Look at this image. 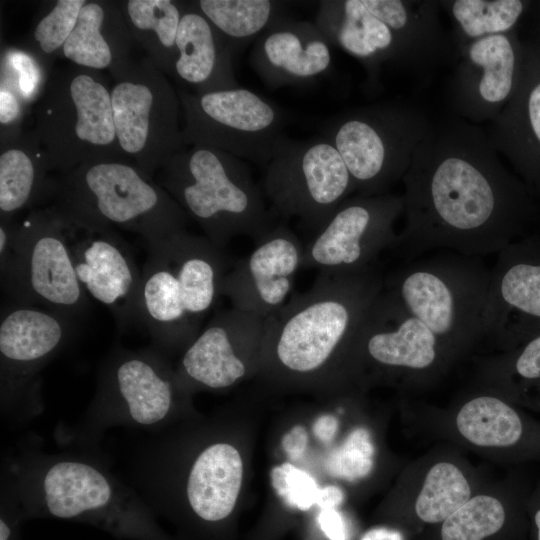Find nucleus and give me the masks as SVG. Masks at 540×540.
<instances>
[{"instance_id":"obj_41","label":"nucleus","mask_w":540,"mask_h":540,"mask_svg":"<svg viewBox=\"0 0 540 540\" xmlns=\"http://www.w3.org/2000/svg\"><path fill=\"white\" fill-rule=\"evenodd\" d=\"M317 522L329 540H347L348 531L346 523L336 507L320 508Z\"/></svg>"},{"instance_id":"obj_20","label":"nucleus","mask_w":540,"mask_h":540,"mask_svg":"<svg viewBox=\"0 0 540 540\" xmlns=\"http://www.w3.org/2000/svg\"><path fill=\"white\" fill-rule=\"evenodd\" d=\"M54 210L59 215L77 278L86 294L110 310L120 331L139 323L141 271L128 244L114 229Z\"/></svg>"},{"instance_id":"obj_46","label":"nucleus","mask_w":540,"mask_h":540,"mask_svg":"<svg viewBox=\"0 0 540 540\" xmlns=\"http://www.w3.org/2000/svg\"><path fill=\"white\" fill-rule=\"evenodd\" d=\"M533 523L536 528V540H540V506L534 508Z\"/></svg>"},{"instance_id":"obj_9","label":"nucleus","mask_w":540,"mask_h":540,"mask_svg":"<svg viewBox=\"0 0 540 540\" xmlns=\"http://www.w3.org/2000/svg\"><path fill=\"white\" fill-rule=\"evenodd\" d=\"M33 131L49 171L64 174L86 163L128 161L116 136L111 87L98 70L74 64L51 69L36 103Z\"/></svg>"},{"instance_id":"obj_22","label":"nucleus","mask_w":540,"mask_h":540,"mask_svg":"<svg viewBox=\"0 0 540 540\" xmlns=\"http://www.w3.org/2000/svg\"><path fill=\"white\" fill-rule=\"evenodd\" d=\"M519 63L511 32L461 47L447 85L449 112L476 125L491 122L515 94Z\"/></svg>"},{"instance_id":"obj_31","label":"nucleus","mask_w":540,"mask_h":540,"mask_svg":"<svg viewBox=\"0 0 540 540\" xmlns=\"http://www.w3.org/2000/svg\"><path fill=\"white\" fill-rule=\"evenodd\" d=\"M452 23L451 38L457 50L481 38L512 31L524 11L520 0H441Z\"/></svg>"},{"instance_id":"obj_17","label":"nucleus","mask_w":540,"mask_h":540,"mask_svg":"<svg viewBox=\"0 0 540 540\" xmlns=\"http://www.w3.org/2000/svg\"><path fill=\"white\" fill-rule=\"evenodd\" d=\"M403 207L402 194L350 196L304 245L302 269L349 273L378 266L397 242Z\"/></svg>"},{"instance_id":"obj_29","label":"nucleus","mask_w":540,"mask_h":540,"mask_svg":"<svg viewBox=\"0 0 540 540\" xmlns=\"http://www.w3.org/2000/svg\"><path fill=\"white\" fill-rule=\"evenodd\" d=\"M134 41L165 74L173 76L176 39L185 2L126 0L117 2Z\"/></svg>"},{"instance_id":"obj_24","label":"nucleus","mask_w":540,"mask_h":540,"mask_svg":"<svg viewBox=\"0 0 540 540\" xmlns=\"http://www.w3.org/2000/svg\"><path fill=\"white\" fill-rule=\"evenodd\" d=\"M331 46L315 23L282 18L256 39L250 64L268 88L302 85L330 70Z\"/></svg>"},{"instance_id":"obj_8","label":"nucleus","mask_w":540,"mask_h":540,"mask_svg":"<svg viewBox=\"0 0 540 540\" xmlns=\"http://www.w3.org/2000/svg\"><path fill=\"white\" fill-rule=\"evenodd\" d=\"M51 198L69 217L130 231L147 243L185 230L189 220L158 182L125 160L79 165L55 179Z\"/></svg>"},{"instance_id":"obj_4","label":"nucleus","mask_w":540,"mask_h":540,"mask_svg":"<svg viewBox=\"0 0 540 540\" xmlns=\"http://www.w3.org/2000/svg\"><path fill=\"white\" fill-rule=\"evenodd\" d=\"M379 266L359 272H320L266 319L262 354L285 375L312 377L340 355L350 357L363 321L383 289Z\"/></svg>"},{"instance_id":"obj_5","label":"nucleus","mask_w":540,"mask_h":540,"mask_svg":"<svg viewBox=\"0 0 540 540\" xmlns=\"http://www.w3.org/2000/svg\"><path fill=\"white\" fill-rule=\"evenodd\" d=\"M138 291L139 323L153 346L168 355L183 351L222 296L233 261L207 237L186 229L147 243Z\"/></svg>"},{"instance_id":"obj_27","label":"nucleus","mask_w":540,"mask_h":540,"mask_svg":"<svg viewBox=\"0 0 540 540\" xmlns=\"http://www.w3.org/2000/svg\"><path fill=\"white\" fill-rule=\"evenodd\" d=\"M243 481L239 451L227 442H213L202 448L187 470L183 495L193 515L215 524L234 510Z\"/></svg>"},{"instance_id":"obj_43","label":"nucleus","mask_w":540,"mask_h":540,"mask_svg":"<svg viewBox=\"0 0 540 540\" xmlns=\"http://www.w3.org/2000/svg\"><path fill=\"white\" fill-rule=\"evenodd\" d=\"M339 422L333 415H321L313 424L315 437L323 443H329L338 431Z\"/></svg>"},{"instance_id":"obj_33","label":"nucleus","mask_w":540,"mask_h":540,"mask_svg":"<svg viewBox=\"0 0 540 540\" xmlns=\"http://www.w3.org/2000/svg\"><path fill=\"white\" fill-rule=\"evenodd\" d=\"M470 498V485L461 470L452 463L439 462L425 477L415 512L426 523L444 522Z\"/></svg>"},{"instance_id":"obj_7","label":"nucleus","mask_w":540,"mask_h":540,"mask_svg":"<svg viewBox=\"0 0 540 540\" xmlns=\"http://www.w3.org/2000/svg\"><path fill=\"white\" fill-rule=\"evenodd\" d=\"M489 281L482 257L436 251L400 263L384 275L383 287L454 360L481 343Z\"/></svg>"},{"instance_id":"obj_1","label":"nucleus","mask_w":540,"mask_h":540,"mask_svg":"<svg viewBox=\"0 0 540 540\" xmlns=\"http://www.w3.org/2000/svg\"><path fill=\"white\" fill-rule=\"evenodd\" d=\"M403 218L391 254H498L526 236L533 207L479 125L450 112L432 124L405 173Z\"/></svg>"},{"instance_id":"obj_39","label":"nucleus","mask_w":540,"mask_h":540,"mask_svg":"<svg viewBox=\"0 0 540 540\" xmlns=\"http://www.w3.org/2000/svg\"><path fill=\"white\" fill-rule=\"evenodd\" d=\"M524 96L513 95L494 119L503 123L525 126L534 141L540 145V81H534Z\"/></svg>"},{"instance_id":"obj_40","label":"nucleus","mask_w":540,"mask_h":540,"mask_svg":"<svg viewBox=\"0 0 540 540\" xmlns=\"http://www.w3.org/2000/svg\"><path fill=\"white\" fill-rule=\"evenodd\" d=\"M24 521L9 491L1 487L0 540H20V525Z\"/></svg>"},{"instance_id":"obj_16","label":"nucleus","mask_w":540,"mask_h":540,"mask_svg":"<svg viewBox=\"0 0 540 540\" xmlns=\"http://www.w3.org/2000/svg\"><path fill=\"white\" fill-rule=\"evenodd\" d=\"M73 318L56 310L9 302L0 321L1 409L10 418L42 409L39 371L72 335Z\"/></svg>"},{"instance_id":"obj_36","label":"nucleus","mask_w":540,"mask_h":540,"mask_svg":"<svg viewBox=\"0 0 540 540\" xmlns=\"http://www.w3.org/2000/svg\"><path fill=\"white\" fill-rule=\"evenodd\" d=\"M85 3L86 0L55 1L50 11L35 25L32 35L34 44L29 48L48 63L52 57L59 56Z\"/></svg>"},{"instance_id":"obj_35","label":"nucleus","mask_w":540,"mask_h":540,"mask_svg":"<svg viewBox=\"0 0 540 540\" xmlns=\"http://www.w3.org/2000/svg\"><path fill=\"white\" fill-rule=\"evenodd\" d=\"M46 62L28 48L7 47L1 53L0 87L17 96L28 108L40 98L50 70Z\"/></svg>"},{"instance_id":"obj_25","label":"nucleus","mask_w":540,"mask_h":540,"mask_svg":"<svg viewBox=\"0 0 540 540\" xmlns=\"http://www.w3.org/2000/svg\"><path fill=\"white\" fill-rule=\"evenodd\" d=\"M173 76L192 93L239 87L233 69L234 51L191 2H185L177 39Z\"/></svg>"},{"instance_id":"obj_30","label":"nucleus","mask_w":540,"mask_h":540,"mask_svg":"<svg viewBox=\"0 0 540 540\" xmlns=\"http://www.w3.org/2000/svg\"><path fill=\"white\" fill-rule=\"evenodd\" d=\"M192 5L236 54L284 18L282 4L271 0H197Z\"/></svg>"},{"instance_id":"obj_21","label":"nucleus","mask_w":540,"mask_h":540,"mask_svg":"<svg viewBox=\"0 0 540 540\" xmlns=\"http://www.w3.org/2000/svg\"><path fill=\"white\" fill-rule=\"evenodd\" d=\"M266 319L231 307L218 311L182 351L175 370L183 388H229L243 379L251 356L262 352Z\"/></svg>"},{"instance_id":"obj_26","label":"nucleus","mask_w":540,"mask_h":540,"mask_svg":"<svg viewBox=\"0 0 540 540\" xmlns=\"http://www.w3.org/2000/svg\"><path fill=\"white\" fill-rule=\"evenodd\" d=\"M133 43L117 2L86 1L59 56L80 67L108 70L116 79L134 62Z\"/></svg>"},{"instance_id":"obj_3","label":"nucleus","mask_w":540,"mask_h":540,"mask_svg":"<svg viewBox=\"0 0 540 540\" xmlns=\"http://www.w3.org/2000/svg\"><path fill=\"white\" fill-rule=\"evenodd\" d=\"M440 11L436 0H326L314 23L332 46L362 64L374 91L384 66L424 82L456 62L458 50Z\"/></svg>"},{"instance_id":"obj_44","label":"nucleus","mask_w":540,"mask_h":540,"mask_svg":"<svg viewBox=\"0 0 540 540\" xmlns=\"http://www.w3.org/2000/svg\"><path fill=\"white\" fill-rule=\"evenodd\" d=\"M343 499V491L337 486L329 485L322 488L318 507L319 509L327 507H337L339 504L342 503Z\"/></svg>"},{"instance_id":"obj_11","label":"nucleus","mask_w":540,"mask_h":540,"mask_svg":"<svg viewBox=\"0 0 540 540\" xmlns=\"http://www.w3.org/2000/svg\"><path fill=\"white\" fill-rule=\"evenodd\" d=\"M0 272L10 302L42 305L72 318L88 307L52 207L31 211L20 224L0 221Z\"/></svg>"},{"instance_id":"obj_14","label":"nucleus","mask_w":540,"mask_h":540,"mask_svg":"<svg viewBox=\"0 0 540 540\" xmlns=\"http://www.w3.org/2000/svg\"><path fill=\"white\" fill-rule=\"evenodd\" d=\"M114 80L111 103L120 149L128 161L153 178L186 148L178 93L148 57L134 61Z\"/></svg>"},{"instance_id":"obj_45","label":"nucleus","mask_w":540,"mask_h":540,"mask_svg":"<svg viewBox=\"0 0 540 540\" xmlns=\"http://www.w3.org/2000/svg\"><path fill=\"white\" fill-rule=\"evenodd\" d=\"M361 540H403L400 532L388 528H373L368 530Z\"/></svg>"},{"instance_id":"obj_6","label":"nucleus","mask_w":540,"mask_h":540,"mask_svg":"<svg viewBox=\"0 0 540 540\" xmlns=\"http://www.w3.org/2000/svg\"><path fill=\"white\" fill-rule=\"evenodd\" d=\"M158 173V184L221 249L240 235L256 242L276 225L249 167L230 153L187 146Z\"/></svg>"},{"instance_id":"obj_2","label":"nucleus","mask_w":540,"mask_h":540,"mask_svg":"<svg viewBox=\"0 0 540 540\" xmlns=\"http://www.w3.org/2000/svg\"><path fill=\"white\" fill-rule=\"evenodd\" d=\"M2 486L25 520L85 523L116 538L168 540L157 514L100 460L84 453L19 451L5 464Z\"/></svg>"},{"instance_id":"obj_18","label":"nucleus","mask_w":540,"mask_h":540,"mask_svg":"<svg viewBox=\"0 0 540 540\" xmlns=\"http://www.w3.org/2000/svg\"><path fill=\"white\" fill-rule=\"evenodd\" d=\"M539 335L540 233H529L502 249L490 269L481 343L506 352Z\"/></svg>"},{"instance_id":"obj_19","label":"nucleus","mask_w":540,"mask_h":540,"mask_svg":"<svg viewBox=\"0 0 540 540\" xmlns=\"http://www.w3.org/2000/svg\"><path fill=\"white\" fill-rule=\"evenodd\" d=\"M350 358L415 381L432 377L453 361L435 334L384 287L363 321Z\"/></svg>"},{"instance_id":"obj_38","label":"nucleus","mask_w":540,"mask_h":540,"mask_svg":"<svg viewBox=\"0 0 540 540\" xmlns=\"http://www.w3.org/2000/svg\"><path fill=\"white\" fill-rule=\"evenodd\" d=\"M270 476L272 486L287 505L302 511L318 506L322 487L307 472L283 463L274 467Z\"/></svg>"},{"instance_id":"obj_42","label":"nucleus","mask_w":540,"mask_h":540,"mask_svg":"<svg viewBox=\"0 0 540 540\" xmlns=\"http://www.w3.org/2000/svg\"><path fill=\"white\" fill-rule=\"evenodd\" d=\"M308 434L304 427L297 425L285 434L282 446L285 453L292 459L297 460L306 450Z\"/></svg>"},{"instance_id":"obj_10","label":"nucleus","mask_w":540,"mask_h":540,"mask_svg":"<svg viewBox=\"0 0 540 540\" xmlns=\"http://www.w3.org/2000/svg\"><path fill=\"white\" fill-rule=\"evenodd\" d=\"M433 118L406 102H384L345 110L321 124V136L339 152L355 193H391L402 181Z\"/></svg>"},{"instance_id":"obj_28","label":"nucleus","mask_w":540,"mask_h":540,"mask_svg":"<svg viewBox=\"0 0 540 540\" xmlns=\"http://www.w3.org/2000/svg\"><path fill=\"white\" fill-rule=\"evenodd\" d=\"M0 215L12 220L19 211L51 198L54 178L48 177L45 154L35 132L1 140Z\"/></svg>"},{"instance_id":"obj_15","label":"nucleus","mask_w":540,"mask_h":540,"mask_svg":"<svg viewBox=\"0 0 540 540\" xmlns=\"http://www.w3.org/2000/svg\"><path fill=\"white\" fill-rule=\"evenodd\" d=\"M184 145L220 149L242 160L267 164L288 122L276 103L247 88L208 93L178 92Z\"/></svg>"},{"instance_id":"obj_34","label":"nucleus","mask_w":540,"mask_h":540,"mask_svg":"<svg viewBox=\"0 0 540 540\" xmlns=\"http://www.w3.org/2000/svg\"><path fill=\"white\" fill-rule=\"evenodd\" d=\"M506 512L502 502L490 495L471 497L442 524V540H483L503 527Z\"/></svg>"},{"instance_id":"obj_13","label":"nucleus","mask_w":540,"mask_h":540,"mask_svg":"<svg viewBox=\"0 0 540 540\" xmlns=\"http://www.w3.org/2000/svg\"><path fill=\"white\" fill-rule=\"evenodd\" d=\"M263 191L273 216L295 218L314 235L355 193L353 179L337 149L324 137L276 140L266 164Z\"/></svg>"},{"instance_id":"obj_12","label":"nucleus","mask_w":540,"mask_h":540,"mask_svg":"<svg viewBox=\"0 0 540 540\" xmlns=\"http://www.w3.org/2000/svg\"><path fill=\"white\" fill-rule=\"evenodd\" d=\"M166 356L154 346L112 351L99 371L93 400L72 431L75 438L92 442L114 426L157 431L166 423L184 391Z\"/></svg>"},{"instance_id":"obj_23","label":"nucleus","mask_w":540,"mask_h":540,"mask_svg":"<svg viewBox=\"0 0 540 540\" xmlns=\"http://www.w3.org/2000/svg\"><path fill=\"white\" fill-rule=\"evenodd\" d=\"M304 244L285 224H276L245 257L233 261L222 282L232 307L267 319L291 299L302 269Z\"/></svg>"},{"instance_id":"obj_37","label":"nucleus","mask_w":540,"mask_h":540,"mask_svg":"<svg viewBox=\"0 0 540 540\" xmlns=\"http://www.w3.org/2000/svg\"><path fill=\"white\" fill-rule=\"evenodd\" d=\"M374 464V446L365 428H356L329 455L327 472L348 481L366 477Z\"/></svg>"},{"instance_id":"obj_32","label":"nucleus","mask_w":540,"mask_h":540,"mask_svg":"<svg viewBox=\"0 0 540 540\" xmlns=\"http://www.w3.org/2000/svg\"><path fill=\"white\" fill-rule=\"evenodd\" d=\"M487 381L511 399L540 410V335L483 363Z\"/></svg>"}]
</instances>
